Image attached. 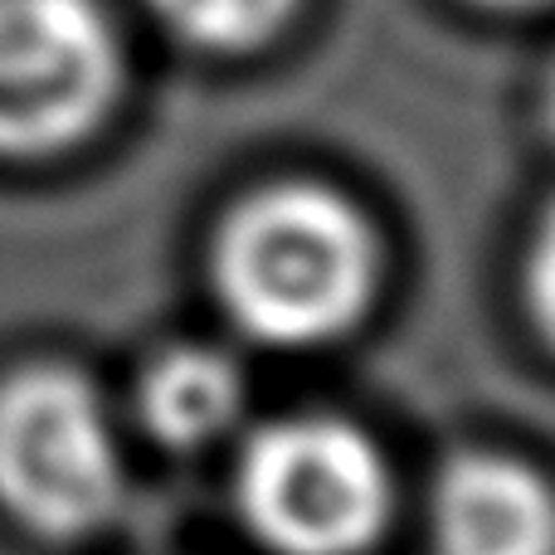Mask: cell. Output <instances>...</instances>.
<instances>
[{
  "mask_svg": "<svg viewBox=\"0 0 555 555\" xmlns=\"http://www.w3.org/2000/svg\"><path fill=\"white\" fill-rule=\"evenodd\" d=\"M215 297L263 346H322L365 317L380 244L351 201L312 181L254 191L230 210L210 254Z\"/></svg>",
  "mask_w": 555,
  "mask_h": 555,
  "instance_id": "6da1fadb",
  "label": "cell"
},
{
  "mask_svg": "<svg viewBox=\"0 0 555 555\" xmlns=\"http://www.w3.org/2000/svg\"><path fill=\"white\" fill-rule=\"evenodd\" d=\"M234 507L273 555H361L390 517V473L356 424L287 414L244 439Z\"/></svg>",
  "mask_w": 555,
  "mask_h": 555,
  "instance_id": "7a4b0ae2",
  "label": "cell"
},
{
  "mask_svg": "<svg viewBox=\"0 0 555 555\" xmlns=\"http://www.w3.org/2000/svg\"><path fill=\"white\" fill-rule=\"evenodd\" d=\"M127 473L103 395L74 365L0 380V507L39 537H88L122 507Z\"/></svg>",
  "mask_w": 555,
  "mask_h": 555,
  "instance_id": "3957f363",
  "label": "cell"
},
{
  "mask_svg": "<svg viewBox=\"0 0 555 555\" xmlns=\"http://www.w3.org/2000/svg\"><path fill=\"white\" fill-rule=\"evenodd\" d=\"M127 49L103 0H0V156H54L107 122Z\"/></svg>",
  "mask_w": 555,
  "mask_h": 555,
  "instance_id": "277c9868",
  "label": "cell"
},
{
  "mask_svg": "<svg viewBox=\"0 0 555 555\" xmlns=\"http://www.w3.org/2000/svg\"><path fill=\"white\" fill-rule=\"evenodd\" d=\"M439 555H555V492L527 463L463 453L434 482Z\"/></svg>",
  "mask_w": 555,
  "mask_h": 555,
  "instance_id": "5b68a950",
  "label": "cell"
},
{
  "mask_svg": "<svg viewBox=\"0 0 555 555\" xmlns=\"http://www.w3.org/2000/svg\"><path fill=\"white\" fill-rule=\"evenodd\" d=\"M142 424L171 449H205L234 429L244 410V375L210 346H171L137 385Z\"/></svg>",
  "mask_w": 555,
  "mask_h": 555,
  "instance_id": "8992f818",
  "label": "cell"
},
{
  "mask_svg": "<svg viewBox=\"0 0 555 555\" xmlns=\"http://www.w3.org/2000/svg\"><path fill=\"white\" fill-rule=\"evenodd\" d=\"M152 20L195 54L240 59L269 49L297 20L302 0H146Z\"/></svg>",
  "mask_w": 555,
  "mask_h": 555,
  "instance_id": "52a82bcc",
  "label": "cell"
},
{
  "mask_svg": "<svg viewBox=\"0 0 555 555\" xmlns=\"http://www.w3.org/2000/svg\"><path fill=\"white\" fill-rule=\"evenodd\" d=\"M527 302L537 317L541 336L555 346V205L541 215L537 234H531V254H527Z\"/></svg>",
  "mask_w": 555,
  "mask_h": 555,
  "instance_id": "ba28073f",
  "label": "cell"
},
{
  "mask_svg": "<svg viewBox=\"0 0 555 555\" xmlns=\"http://www.w3.org/2000/svg\"><path fill=\"white\" fill-rule=\"evenodd\" d=\"M478 10H498V15H531V10H551L555 0H468Z\"/></svg>",
  "mask_w": 555,
  "mask_h": 555,
  "instance_id": "9c48e42d",
  "label": "cell"
},
{
  "mask_svg": "<svg viewBox=\"0 0 555 555\" xmlns=\"http://www.w3.org/2000/svg\"><path fill=\"white\" fill-rule=\"evenodd\" d=\"M541 117H546V127L555 132V59L546 64V78H541Z\"/></svg>",
  "mask_w": 555,
  "mask_h": 555,
  "instance_id": "30bf717a",
  "label": "cell"
}]
</instances>
